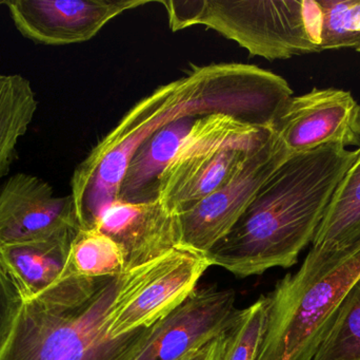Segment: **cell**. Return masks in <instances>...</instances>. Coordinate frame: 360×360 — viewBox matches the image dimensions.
Returning <instances> with one entry per match:
<instances>
[{"label":"cell","mask_w":360,"mask_h":360,"mask_svg":"<svg viewBox=\"0 0 360 360\" xmlns=\"http://www.w3.org/2000/svg\"><path fill=\"white\" fill-rule=\"evenodd\" d=\"M293 97L287 80L254 65L219 63L195 67L135 104L76 167L71 196L80 228L92 225L117 200L127 166L156 131L184 118L224 113L271 128Z\"/></svg>","instance_id":"1"},{"label":"cell","mask_w":360,"mask_h":360,"mask_svg":"<svg viewBox=\"0 0 360 360\" xmlns=\"http://www.w3.org/2000/svg\"><path fill=\"white\" fill-rule=\"evenodd\" d=\"M356 154L338 145L291 154L207 254L212 266L239 278L294 266Z\"/></svg>","instance_id":"2"},{"label":"cell","mask_w":360,"mask_h":360,"mask_svg":"<svg viewBox=\"0 0 360 360\" xmlns=\"http://www.w3.org/2000/svg\"><path fill=\"white\" fill-rule=\"evenodd\" d=\"M162 258L114 278L72 275L22 302L0 360H134L155 325L112 340L108 318L122 296Z\"/></svg>","instance_id":"3"},{"label":"cell","mask_w":360,"mask_h":360,"mask_svg":"<svg viewBox=\"0 0 360 360\" xmlns=\"http://www.w3.org/2000/svg\"><path fill=\"white\" fill-rule=\"evenodd\" d=\"M360 276V245L338 253L309 252L302 266L269 294L268 314L255 360H312Z\"/></svg>","instance_id":"4"},{"label":"cell","mask_w":360,"mask_h":360,"mask_svg":"<svg viewBox=\"0 0 360 360\" xmlns=\"http://www.w3.org/2000/svg\"><path fill=\"white\" fill-rule=\"evenodd\" d=\"M172 31L205 25L268 61L319 53L307 20L306 0H169Z\"/></svg>","instance_id":"5"},{"label":"cell","mask_w":360,"mask_h":360,"mask_svg":"<svg viewBox=\"0 0 360 360\" xmlns=\"http://www.w3.org/2000/svg\"><path fill=\"white\" fill-rule=\"evenodd\" d=\"M272 130L224 113L195 118L158 184L156 199L180 215L224 185Z\"/></svg>","instance_id":"6"},{"label":"cell","mask_w":360,"mask_h":360,"mask_svg":"<svg viewBox=\"0 0 360 360\" xmlns=\"http://www.w3.org/2000/svg\"><path fill=\"white\" fill-rule=\"evenodd\" d=\"M272 130V129H271ZM291 156L274 132L213 194L179 215L181 245L207 254L237 223L260 188Z\"/></svg>","instance_id":"7"},{"label":"cell","mask_w":360,"mask_h":360,"mask_svg":"<svg viewBox=\"0 0 360 360\" xmlns=\"http://www.w3.org/2000/svg\"><path fill=\"white\" fill-rule=\"evenodd\" d=\"M210 266L207 254L184 245L165 255L114 306L107 321L109 337L116 340L166 318L196 291Z\"/></svg>","instance_id":"8"},{"label":"cell","mask_w":360,"mask_h":360,"mask_svg":"<svg viewBox=\"0 0 360 360\" xmlns=\"http://www.w3.org/2000/svg\"><path fill=\"white\" fill-rule=\"evenodd\" d=\"M271 129L291 154L327 145L360 147V104L349 91L313 89L292 97Z\"/></svg>","instance_id":"9"},{"label":"cell","mask_w":360,"mask_h":360,"mask_svg":"<svg viewBox=\"0 0 360 360\" xmlns=\"http://www.w3.org/2000/svg\"><path fill=\"white\" fill-rule=\"evenodd\" d=\"M148 0H4L16 29L36 44L88 42L105 25Z\"/></svg>","instance_id":"10"},{"label":"cell","mask_w":360,"mask_h":360,"mask_svg":"<svg viewBox=\"0 0 360 360\" xmlns=\"http://www.w3.org/2000/svg\"><path fill=\"white\" fill-rule=\"evenodd\" d=\"M232 289H197L181 306L154 325L134 360H182L226 331L238 309Z\"/></svg>","instance_id":"11"},{"label":"cell","mask_w":360,"mask_h":360,"mask_svg":"<svg viewBox=\"0 0 360 360\" xmlns=\"http://www.w3.org/2000/svg\"><path fill=\"white\" fill-rule=\"evenodd\" d=\"M79 228L71 194L55 197L52 186L19 173L0 190V247Z\"/></svg>","instance_id":"12"},{"label":"cell","mask_w":360,"mask_h":360,"mask_svg":"<svg viewBox=\"0 0 360 360\" xmlns=\"http://www.w3.org/2000/svg\"><path fill=\"white\" fill-rule=\"evenodd\" d=\"M90 228L105 232L122 247L127 271L160 259L181 245L179 215L158 199L139 203L113 201Z\"/></svg>","instance_id":"13"},{"label":"cell","mask_w":360,"mask_h":360,"mask_svg":"<svg viewBox=\"0 0 360 360\" xmlns=\"http://www.w3.org/2000/svg\"><path fill=\"white\" fill-rule=\"evenodd\" d=\"M78 230L65 228L50 236L0 247V266L22 302L72 276L68 262Z\"/></svg>","instance_id":"14"},{"label":"cell","mask_w":360,"mask_h":360,"mask_svg":"<svg viewBox=\"0 0 360 360\" xmlns=\"http://www.w3.org/2000/svg\"><path fill=\"white\" fill-rule=\"evenodd\" d=\"M194 120L171 123L137 148L127 166L117 200L139 203L156 199L160 175L174 158Z\"/></svg>","instance_id":"15"},{"label":"cell","mask_w":360,"mask_h":360,"mask_svg":"<svg viewBox=\"0 0 360 360\" xmlns=\"http://www.w3.org/2000/svg\"><path fill=\"white\" fill-rule=\"evenodd\" d=\"M360 245V147L338 184L312 241L313 251L338 253Z\"/></svg>","instance_id":"16"},{"label":"cell","mask_w":360,"mask_h":360,"mask_svg":"<svg viewBox=\"0 0 360 360\" xmlns=\"http://www.w3.org/2000/svg\"><path fill=\"white\" fill-rule=\"evenodd\" d=\"M37 106L29 80L19 74H0V179L10 173L19 139L33 122Z\"/></svg>","instance_id":"17"},{"label":"cell","mask_w":360,"mask_h":360,"mask_svg":"<svg viewBox=\"0 0 360 360\" xmlns=\"http://www.w3.org/2000/svg\"><path fill=\"white\" fill-rule=\"evenodd\" d=\"M306 8L319 52L360 44V0H306Z\"/></svg>","instance_id":"18"},{"label":"cell","mask_w":360,"mask_h":360,"mask_svg":"<svg viewBox=\"0 0 360 360\" xmlns=\"http://www.w3.org/2000/svg\"><path fill=\"white\" fill-rule=\"evenodd\" d=\"M70 274L90 279L114 278L127 272L124 249L101 230L79 228L70 249Z\"/></svg>","instance_id":"19"},{"label":"cell","mask_w":360,"mask_h":360,"mask_svg":"<svg viewBox=\"0 0 360 360\" xmlns=\"http://www.w3.org/2000/svg\"><path fill=\"white\" fill-rule=\"evenodd\" d=\"M312 360H360V276L342 298Z\"/></svg>","instance_id":"20"},{"label":"cell","mask_w":360,"mask_h":360,"mask_svg":"<svg viewBox=\"0 0 360 360\" xmlns=\"http://www.w3.org/2000/svg\"><path fill=\"white\" fill-rule=\"evenodd\" d=\"M268 296H262L243 310L237 311L226 330L220 360H255L268 314Z\"/></svg>","instance_id":"21"},{"label":"cell","mask_w":360,"mask_h":360,"mask_svg":"<svg viewBox=\"0 0 360 360\" xmlns=\"http://www.w3.org/2000/svg\"><path fill=\"white\" fill-rule=\"evenodd\" d=\"M22 300L0 266V348L6 342Z\"/></svg>","instance_id":"22"},{"label":"cell","mask_w":360,"mask_h":360,"mask_svg":"<svg viewBox=\"0 0 360 360\" xmlns=\"http://www.w3.org/2000/svg\"><path fill=\"white\" fill-rule=\"evenodd\" d=\"M226 330L205 346L191 352L182 360H220L226 345Z\"/></svg>","instance_id":"23"},{"label":"cell","mask_w":360,"mask_h":360,"mask_svg":"<svg viewBox=\"0 0 360 360\" xmlns=\"http://www.w3.org/2000/svg\"><path fill=\"white\" fill-rule=\"evenodd\" d=\"M0 6H4V0H0Z\"/></svg>","instance_id":"24"}]
</instances>
